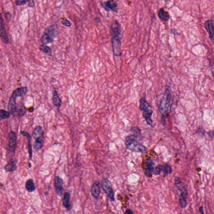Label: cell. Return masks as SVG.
<instances>
[{
    "label": "cell",
    "instance_id": "cell-1",
    "mask_svg": "<svg viewBox=\"0 0 214 214\" xmlns=\"http://www.w3.org/2000/svg\"><path fill=\"white\" fill-rule=\"evenodd\" d=\"M172 89L169 87L165 90L160 104L159 106V111L162 116H167L171 111V101L172 99Z\"/></svg>",
    "mask_w": 214,
    "mask_h": 214
},
{
    "label": "cell",
    "instance_id": "cell-2",
    "mask_svg": "<svg viewBox=\"0 0 214 214\" xmlns=\"http://www.w3.org/2000/svg\"><path fill=\"white\" fill-rule=\"evenodd\" d=\"M33 136L35 142L33 147L35 151H39L42 148L44 143V131L40 126H37L34 128Z\"/></svg>",
    "mask_w": 214,
    "mask_h": 214
},
{
    "label": "cell",
    "instance_id": "cell-3",
    "mask_svg": "<svg viewBox=\"0 0 214 214\" xmlns=\"http://www.w3.org/2000/svg\"><path fill=\"white\" fill-rule=\"evenodd\" d=\"M102 189L107 195L108 198L111 201H114V193L112 188V185L111 182L107 178H105L102 180Z\"/></svg>",
    "mask_w": 214,
    "mask_h": 214
},
{
    "label": "cell",
    "instance_id": "cell-4",
    "mask_svg": "<svg viewBox=\"0 0 214 214\" xmlns=\"http://www.w3.org/2000/svg\"><path fill=\"white\" fill-rule=\"evenodd\" d=\"M122 38V36L112 37V51L115 56L120 57L122 54L121 49Z\"/></svg>",
    "mask_w": 214,
    "mask_h": 214
},
{
    "label": "cell",
    "instance_id": "cell-5",
    "mask_svg": "<svg viewBox=\"0 0 214 214\" xmlns=\"http://www.w3.org/2000/svg\"><path fill=\"white\" fill-rule=\"evenodd\" d=\"M8 152L9 154H14L17 148V135L15 132H11L8 135Z\"/></svg>",
    "mask_w": 214,
    "mask_h": 214
},
{
    "label": "cell",
    "instance_id": "cell-6",
    "mask_svg": "<svg viewBox=\"0 0 214 214\" xmlns=\"http://www.w3.org/2000/svg\"><path fill=\"white\" fill-rule=\"evenodd\" d=\"M44 34L54 42L59 34L57 26L54 24L49 26L45 30Z\"/></svg>",
    "mask_w": 214,
    "mask_h": 214
},
{
    "label": "cell",
    "instance_id": "cell-7",
    "mask_svg": "<svg viewBox=\"0 0 214 214\" xmlns=\"http://www.w3.org/2000/svg\"><path fill=\"white\" fill-rule=\"evenodd\" d=\"M0 38L4 44H9V39L6 31L5 25L3 20V16L1 13H0Z\"/></svg>",
    "mask_w": 214,
    "mask_h": 214
},
{
    "label": "cell",
    "instance_id": "cell-8",
    "mask_svg": "<svg viewBox=\"0 0 214 214\" xmlns=\"http://www.w3.org/2000/svg\"><path fill=\"white\" fill-rule=\"evenodd\" d=\"M64 182L63 179L59 177H56L54 178V185L56 190V192L58 196L61 197L62 196L63 192Z\"/></svg>",
    "mask_w": 214,
    "mask_h": 214
},
{
    "label": "cell",
    "instance_id": "cell-9",
    "mask_svg": "<svg viewBox=\"0 0 214 214\" xmlns=\"http://www.w3.org/2000/svg\"><path fill=\"white\" fill-rule=\"evenodd\" d=\"M110 33L112 37L122 36L121 25L117 21H115L110 27Z\"/></svg>",
    "mask_w": 214,
    "mask_h": 214
},
{
    "label": "cell",
    "instance_id": "cell-10",
    "mask_svg": "<svg viewBox=\"0 0 214 214\" xmlns=\"http://www.w3.org/2000/svg\"><path fill=\"white\" fill-rule=\"evenodd\" d=\"M127 149L132 152L138 153H145L147 152V148L142 144H136V143L127 147Z\"/></svg>",
    "mask_w": 214,
    "mask_h": 214
},
{
    "label": "cell",
    "instance_id": "cell-11",
    "mask_svg": "<svg viewBox=\"0 0 214 214\" xmlns=\"http://www.w3.org/2000/svg\"><path fill=\"white\" fill-rule=\"evenodd\" d=\"M17 163H18V160L17 159L12 158L4 167L5 170L7 172H12L17 170Z\"/></svg>",
    "mask_w": 214,
    "mask_h": 214
},
{
    "label": "cell",
    "instance_id": "cell-12",
    "mask_svg": "<svg viewBox=\"0 0 214 214\" xmlns=\"http://www.w3.org/2000/svg\"><path fill=\"white\" fill-rule=\"evenodd\" d=\"M102 7L106 11H112L113 12H117V3L114 0H109L106 3H102Z\"/></svg>",
    "mask_w": 214,
    "mask_h": 214
},
{
    "label": "cell",
    "instance_id": "cell-13",
    "mask_svg": "<svg viewBox=\"0 0 214 214\" xmlns=\"http://www.w3.org/2000/svg\"><path fill=\"white\" fill-rule=\"evenodd\" d=\"M204 27L208 33L210 39L213 40L214 38L213 21L212 20H208L206 21L204 23Z\"/></svg>",
    "mask_w": 214,
    "mask_h": 214
},
{
    "label": "cell",
    "instance_id": "cell-14",
    "mask_svg": "<svg viewBox=\"0 0 214 214\" xmlns=\"http://www.w3.org/2000/svg\"><path fill=\"white\" fill-rule=\"evenodd\" d=\"M100 182L99 181H97L95 182L92 186L91 188V194L92 196L95 198L97 199L99 197L100 194H101V187H100Z\"/></svg>",
    "mask_w": 214,
    "mask_h": 214
},
{
    "label": "cell",
    "instance_id": "cell-15",
    "mask_svg": "<svg viewBox=\"0 0 214 214\" xmlns=\"http://www.w3.org/2000/svg\"><path fill=\"white\" fill-rule=\"evenodd\" d=\"M21 134L22 136H23V137H27V140H28V148H27V149H28V154H29V159L30 160H31V159H32V157L33 154L32 148L31 143L32 137L28 132H24V131L21 132Z\"/></svg>",
    "mask_w": 214,
    "mask_h": 214
},
{
    "label": "cell",
    "instance_id": "cell-16",
    "mask_svg": "<svg viewBox=\"0 0 214 214\" xmlns=\"http://www.w3.org/2000/svg\"><path fill=\"white\" fill-rule=\"evenodd\" d=\"M153 113V111L151 109H147L143 111V117L145 119L146 122L148 125H152L153 123V121L152 119V114Z\"/></svg>",
    "mask_w": 214,
    "mask_h": 214
},
{
    "label": "cell",
    "instance_id": "cell-17",
    "mask_svg": "<svg viewBox=\"0 0 214 214\" xmlns=\"http://www.w3.org/2000/svg\"><path fill=\"white\" fill-rule=\"evenodd\" d=\"M70 197H71V195L70 193L65 192L64 194L62 199L63 205L67 210H70L72 208L71 205L70 203Z\"/></svg>",
    "mask_w": 214,
    "mask_h": 214
},
{
    "label": "cell",
    "instance_id": "cell-18",
    "mask_svg": "<svg viewBox=\"0 0 214 214\" xmlns=\"http://www.w3.org/2000/svg\"><path fill=\"white\" fill-rule=\"evenodd\" d=\"M27 112V109L24 105H19L17 106L15 112L13 116H17L18 117H22L24 116Z\"/></svg>",
    "mask_w": 214,
    "mask_h": 214
},
{
    "label": "cell",
    "instance_id": "cell-19",
    "mask_svg": "<svg viewBox=\"0 0 214 214\" xmlns=\"http://www.w3.org/2000/svg\"><path fill=\"white\" fill-rule=\"evenodd\" d=\"M174 182H175L176 187L180 192L181 193L187 191L184 183L182 182L179 177H175V179H174Z\"/></svg>",
    "mask_w": 214,
    "mask_h": 214
},
{
    "label": "cell",
    "instance_id": "cell-20",
    "mask_svg": "<svg viewBox=\"0 0 214 214\" xmlns=\"http://www.w3.org/2000/svg\"><path fill=\"white\" fill-rule=\"evenodd\" d=\"M158 15L161 20L164 22H167L170 18V16L169 13L166 12L164 8H161L159 10Z\"/></svg>",
    "mask_w": 214,
    "mask_h": 214
},
{
    "label": "cell",
    "instance_id": "cell-21",
    "mask_svg": "<svg viewBox=\"0 0 214 214\" xmlns=\"http://www.w3.org/2000/svg\"><path fill=\"white\" fill-rule=\"evenodd\" d=\"M52 101L53 104L56 107L60 108L62 104V100L59 97V95L58 94L56 90H54L53 93Z\"/></svg>",
    "mask_w": 214,
    "mask_h": 214
},
{
    "label": "cell",
    "instance_id": "cell-22",
    "mask_svg": "<svg viewBox=\"0 0 214 214\" xmlns=\"http://www.w3.org/2000/svg\"><path fill=\"white\" fill-rule=\"evenodd\" d=\"M25 187L28 192H32L36 190V187L32 179H30L26 182Z\"/></svg>",
    "mask_w": 214,
    "mask_h": 214
},
{
    "label": "cell",
    "instance_id": "cell-23",
    "mask_svg": "<svg viewBox=\"0 0 214 214\" xmlns=\"http://www.w3.org/2000/svg\"><path fill=\"white\" fill-rule=\"evenodd\" d=\"M150 107V105L144 97H142L140 100V110L143 111Z\"/></svg>",
    "mask_w": 214,
    "mask_h": 214
},
{
    "label": "cell",
    "instance_id": "cell-24",
    "mask_svg": "<svg viewBox=\"0 0 214 214\" xmlns=\"http://www.w3.org/2000/svg\"><path fill=\"white\" fill-rule=\"evenodd\" d=\"M137 136L134 135H131L128 136L126 138L125 141V143L126 146L127 147L128 146L131 145L135 143L137 138Z\"/></svg>",
    "mask_w": 214,
    "mask_h": 214
},
{
    "label": "cell",
    "instance_id": "cell-25",
    "mask_svg": "<svg viewBox=\"0 0 214 214\" xmlns=\"http://www.w3.org/2000/svg\"><path fill=\"white\" fill-rule=\"evenodd\" d=\"M39 50L45 53L47 55L49 56H51L52 55V51L51 48L45 44H42L39 47Z\"/></svg>",
    "mask_w": 214,
    "mask_h": 214
},
{
    "label": "cell",
    "instance_id": "cell-26",
    "mask_svg": "<svg viewBox=\"0 0 214 214\" xmlns=\"http://www.w3.org/2000/svg\"><path fill=\"white\" fill-rule=\"evenodd\" d=\"M10 117V113L5 110H0V121H3L6 119L9 118Z\"/></svg>",
    "mask_w": 214,
    "mask_h": 214
},
{
    "label": "cell",
    "instance_id": "cell-27",
    "mask_svg": "<svg viewBox=\"0 0 214 214\" xmlns=\"http://www.w3.org/2000/svg\"><path fill=\"white\" fill-rule=\"evenodd\" d=\"M162 171L164 172V174L166 176L172 172V169L171 167L167 164L162 165Z\"/></svg>",
    "mask_w": 214,
    "mask_h": 214
},
{
    "label": "cell",
    "instance_id": "cell-28",
    "mask_svg": "<svg viewBox=\"0 0 214 214\" xmlns=\"http://www.w3.org/2000/svg\"><path fill=\"white\" fill-rule=\"evenodd\" d=\"M145 164L147 169L152 171L154 169V162L152 159H148L146 161Z\"/></svg>",
    "mask_w": 214,
    "mask_h": 214
},
{
    "label": "cell",
    "instance_id": "cell-29",
    "mask_svg": "<svg viewBox=\"0 0 214 214\" xmlns=\"http://www.w3.org/2000/svg\"><path fill=\"white\" fill-rule=\"evenodd\" d=\"M131 131L133 132L134 135L137 136V137H138L141 134V129L138 127H132L131 129Z\"/></svg>",
    "mask_w": 214,
    "mask_h": 214
},
{
    "label": "cell",
    "instance_id": "cell-30",
    "mask_svg": "<svg viewBox=\"0 0 214 214\" xmlns=\"http://www.w3.org/2000/svg\"><path fill=\"white\" fill-rule=\"evenodd\" d=\"M162 171V165H158V167H156L153 169V174L156 175H159L161 174Z\"/></svg>",
    "mask_w": 214,
    "mask_h": 214
},
{
    "label": "cell",
    "instance_id": "cell-31",
    "mask_svg": "<svg viewBox=\"0 0 214 214\" xmlns=\"http://www.w3.org/2000/svg\"><path fill=\"white\" fill-rule=\"evenodd\" d=\"M179 202L180 206L182 208H185L187 206V200L186 199L183 198L181 197L180 198H179Z\"/></svg>",
    "mask_w": 214,
    "mask_h": 214
},
{
    "label": "cell",
    "instance_id": "cell-32",
    "mask_svg": "<svg viewBox=\"0 0 214 214\" xmlns=\"http://www.w3.org/2000/svg\"><path fill=\"white\" fill-rule=\"evenodd\" d=\"M29 0H17L16 1V5L18 6H22L24 5L27 2H28Z\"/></svg>",
    "mask_w": 214,
    "mask_h": 214
},
{
    "label": "cell",
    "instance_id": "cell-33",
    "mask_svg": "<svg viewBox=\"0 0 214 214\" xmlns=\"http://www.w3.org/2000/svg\"><path fill=\"white\" fill-rule=\"evenodd\" d=\"M62 23L64 26H66V27H70L71 26V23L67 19H63L61 21Z\"/></svg>",
    "mask_w": 214,
    "mask_h": 214
},
{
    "label": "cell",
    "instance_id": "cell-34",
    "mask_svg": "<svg viewBox=\"0 0 214 214\" xmlns=\"http://www.w3.org/2000/svg\"><path fill=\"white\" fill-rule=\"evenodd\" d=\"M152 172H152V171L147 169L144 172V174L146 177H148L149 178H152V177H153Z\"/></svg>",
    "mask_w": 214,
    "mask_h": 214
},
{
    "label": "cell",
    "instance_id": "cell-35",
    "mask_svg": "<svg viewBox=\"0 0 214 214\" xmlns=\"http://www.w3.org/2000/svg\"><path fill=\"white\" fill-rule=\"evenodd\" d=\"M5 17L6 20H7V21L8 22H10L11 20H12V15L9 12L6 13L5 15Z\"/></svg>",
    "mask_w": 214,
    "mask_h": 214
},
{
    "label": "cell",
    "instance_id": "cell-36",
    "mask_svg": "<svg viewBox=\"0 0 214 214\" xmlns=\"http://www.w3.org/2000/svg\"><path fill=\"white\" fill-rule=\"evenodd\" d=\"M167 117L166 116H162L161 120V122L162 124L164 126H166L167 125V120H166Z\"/></svg>",
    "mask_w": 214,
    "mask_h": 214
},
{
    "label": "cell",
    "instance_id": "cell-37",
    "mask_svg": "<svg viewBox=\"0 0 214 214\" xmlns=\"http://www.w3.org/2000/svg\"><path fill=\"white\" fill-rule=\"evenodd\" d=\"M28 6L29 7H33L34 6V0H29Z\"/></svg>",
    "mask_w": 214,
    "mask_h": 214
},
{
    "label": "cell",
    "instance_id": "cell-38",
    "mask_svg": "<svg viewBox=\"0 0 214 214\" xmlns=\"http://www.w3.org/2000/svg\"><path fill=\"white\" fill-rule=\"evenodd\" d=\"M124 214H133V212H132V210H130V209H128V210H127V211L125 212Z\"/></svg>",
    "mask_w": 214,
    "mask_h": 214
},
{
    "label": "cell",
    "instance_id": "cell-39",
    "mask_svg": "<svg viewBox=\"0 0 214 214\" xmlns=\"http://www.w3.org/2000/svg\"><path fill=\"white\" fill-rule=\"evenodd\" d=\"M28 111L30 112H32L34 111V108L33 107H31L28 109Z\"/></svg>",
    "mask_w": 214,
    "mask_h": 214
},
{
    "label": "cell",
    "instance_id": "cell-40",
    "mask_svg": "<svg viewBox=\"0 0 214 214\" xmlns=\"http://www.w3.org/2000/svg\"><path fill=\"white\" fill-rule=\"evenodd\" d=\"M200 211L202 214L204 213V208L202 206L200 208Z\"/></svg>",
    "mask_w": 214,
    "mask_h": 214
},
{
    "label": "cell",
    "instance_id": "cell-41",
    "mask_svg": "<svg viewBox=\"0 0 214 214\" xmlns=\"http://www.w3.org/2000/svg\"><path fill=\"white\" fill-rule=\"evenodd\" d=\"M29 168H30L31 167H32V164H31V163H29Z\"/></svg>",
    "mask_w": 214,
    "mask_h": 214
}]
</instances>
